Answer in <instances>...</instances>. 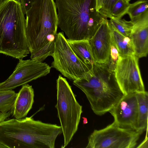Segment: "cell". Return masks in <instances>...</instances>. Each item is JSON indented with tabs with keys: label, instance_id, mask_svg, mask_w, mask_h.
<instances>
[{
	"label": "cell",
	"instance_id": "44dd1931",
	"mask_svg": "<svg viewBox=\"0 0 148 148\" xmlns=\"http://www.w3.org/2000/svg\"><path fill=\"white\" fill-rule=\"evenodd\" d=\"M126 0H118L113 7L111 12V18L112 17L121 18L127 14L130 3Z\"/></svg>",
	"mask_w": 148,
	"mask_h": 148
},
{
	"label": "cell",
	"instance_id": "ba28073f",
	"mask_svg": "<svg viewBox=\"0 0 148 148\" xmlns=\"http://www.w3.org/2000/svg\"><path fill=\"white\" fill-rule=\"evenodd\" d=\"M135 55L119 57L114 71L117 82L124 95L145 91L138 65Z\"/></svg>",
	"mask_w": 148,
	"mask_h": 148
},
{
	"label": "cell",
	"instance_id": "603a6c76",
	"mask_svg": "<svg viewBox=\"0 0 148 148\" xmlns=\"http://www.w3.org/2000/svg\"><path fill=\"white\" fill-rule=\"evenodd\" d=\"M118 0H104L101 8L99 12L104 18H111L110 12Z\"/></svg>",
	"mask_w": 148,
	"mask_h": 148
},
{
	"label": "cell",
	"instance_id": "9a60e30c",
	"mask_svg": "<svg viewBox=\"0 0 148 148\" xmlns=\"http://www.w3.org/2000/svg\"><path fill=\"white\" fill-rule=\"evenodd\" d=\"M73 50L85 64L92 66L96 63L93 57L88 40H71L67 39Z\"/></svg>",
	"mask_w": 148,
	"mask_h": 148
},
{
	"label": "cell",
	"instance_id": "8fae6325",
	"mask_svg": "<svg viewBox=\"0 0 148 148\" xmlns=\"http://www.w3.org/2000/svg\"><path fill=\"white\" fill-rule=\"evenodd\" d=\"M111 36L108 20L103 18L98 29L88 40L96 63L105 64L109 56Z\"/></svg>",
	"mask_w": 148,
	"mask_h": 148
},
{
	"label": "cell",
	"instance_id": "5bb4252c",
	"mask_svg": "<svg viewBox=\"0 0 148 148\" xmlns=\"http://www.w3.org/2000/svg\"><path fill=\"white\" fill-rule=\"evenodd\" d=\"M111 38L116 46L120 57L135 55L134 47L129 37L125 36L114 28L110 24Z\"/></svg>",
	"mask_w": 148,
	"mask_h": 148
},
{
	"label": "cell",
	"instance_id": "6da1fadb",
	"mask_svg": "<svg viewBox=\"0 0 148 148\" xmlns=\"http://www.w3.org/2000/svg\"><path fill=\"white\" fill-rule=\"evenodd\" d=\"M58 26L74 40L90 39L103 17L96 9V0H55Z\"/></svg>",
	"mask_w": 148,
	"mask_h": 148
},
{
	"label": "cell",
	"instance_id": "30bf717a",
	"mask_svg": "<svg viewBox=\"0 0 148 148\" xmlns=\"http://www.w3.org/2000/svg\"><path fill=\"white\" fill-rule=\"evenodd\" d=\"M136 93L124 95L109 112L113 117L114 122L119 126L139 131L138 127V106Z\"/></svg>",
	"mask_w": 148,
	"mask_h": 148
},
{
	"label": "cell",
	"instance_id": "7402d4cb",
	"mask_svg": "<svg viewBox=\"0 0 148 148\" xmlns=\"http://www.w3.org/2000/svg\"><path fill=\"white\" fill-rule=\"evenodd\" d=\"M119 57L118 50L111 38L109 58L105 64L110 70L114 71Z\"/></svg>",
	"mask_w": 148,
	"mask_h": 148
},
{
	"label": "cell",
	"instance_id": "f1b7e54d",
	"mask_svg": "<svg viewBox=\"0 0 148 148\" xmlns=\"http://www.w3.org/2000/svg\"><path fill=\"white\" fill-rule=\"evenodd\" d=\"M4 0H0V4Z\"/></svg>",
	"mask_w": 148,
	"mask_h": 148
},
{
	"label": "cell",
	"instance_id": "7a4b0ae2",
	"mask_svg": "<svg viewBox=\"0 0 148 148\" xmlns=\"http://www.w3.org/2000/svg\"><path fill=\"white\" fill-rule=\"evenodd\" d=\"M73 84L85 94L93 112L102 115L109 112L124 95L114 71L105 64L95 63L91 69Z\"/></svg>",
	"mask_w": 148,
	"mask_h": 148
},
{
	"label": "cell",
	"instance_id": "d6986e66",
	"mask_svg": "<svg viewBox=\"0 0 148 148\" xmlns=\"http://www.w3.org/2000/svg\"><path fill=\"white\" fill-rule=\"evenodd\" d=\"M110 24L123 35L130 37L133 26L132 21L112 17L108 20Z\"/></svg>",
	"mask_w": 148,
	"mask_h": 148
},
{
	"label": "cell",
	"instance_id": "277c9868",
	"mask_svg": "<svg viewBox=\"0 0 148 148\" xmlns=\"http://www.w3.org/2000/svg\"><path fill=\"white\" fill-rule=\"evenodd\" d=\"M26 35L31 54L48 42L47 37L56 35L58 24L54 0H34L26 14Z\"/></svg>",
	"mask_w": 148,
	"mask_h": 148
},
{
	"label": "cell",
	"instance_id": "d4e9b609",
	"mask_svg": "<svg viewBox=\"0 0 148 148\" xmlns=\"http://www.w3.org/2000/svg\"><path fill=\"white\" fill-rule=\"evenodd\" d=\"M137 148H148V137L147 136V132L145 139L138 145L136 147Z\"/></svg>",
	"mask_w": 148,
	"mask_h": 148
},
{
	"label": "cell",
	"instance_id": "484cf974",
	"mask_svg": "<svg viewBox=\"0 0 148 148\" xmlns=\"http://www.w3.org/2000/svg\"><path fill=\"white\" fill-rule=\"evenodd\" d=\"M104 0H96V9L99 12L102 7Z\"/></svg>",
	"mask_w": 148,
	"mask_h": 148
},
{
	"label": "cell",
	"instance_id": "e0dca14e",
	"mask_svg": "<svg viewBox=\"0 0 148 148\" xmlns=\"http://www.w3.org/2000/svg\"><path fill=\"white\" fill-rule=\"evenodd\" d=\"M17 95L12 90H0V112L11 111Z\"/></svg>",
	"mask_w": 148,
	"mask_h": 148
},
{
	"label": "cell",
	"instance_id": "3957f363",
	"mask_svg": "<svg viewBox=\"0 0 148 148\" xmlns=\"http://www.w3.org/2000/svg\"><path fill=\"white\" fill-rule=\"evenodd\" d=\"M26 18L20 2L4 0L0 4V53L18 60L30 52Z\"/></svg>",
	"mask_w": 148,
	"mask_h": 148
},
{
	"label": "cell",
	"instance_id": "8992f818",
	"mask_svg": "<svg viewBox=\"0 0 148 148\" xmlns=\"http://www.w3.org/2000/svg\"><path fill=\"white\" fill-rule=\"evenodd\" d=\"M53 60L51 68L59 71L64 77L73 81L80 78L88 72L92 66L82 62L74 53L63 32L57 33L54 51Z\"/></svg>",
	"mask_w": 148,
	"mask_h": 148
},
{
	"label": "cell",
	"instance_id": "7c38bea8",
	"mask_svg": "<svg viewBox=\"0 0 148 148\" xmlns=\"http://www.w3.org/2000/svg\"><path fill=\"white\" fill-rule=\"evenodd\" d=\"M132 21L133 26L129 37L135 55L139 58L145 57L148 53V10Z\"/></svg>",
	"mask_w": 148,
	"mask_h": 148
},
{
	"label": "cell",
	"instance_id": "83f0119b",
	"mask_svg": "<svg viewBox=\"0 0 148 148\" xmlns=\"http://www.w3.org/2000/svg\"><path fill=\"white\" fill-rule=\"evenodd\" d=\"M0 148H6L3 145L0 144Z\"/></svg>",
	"mask_w": 148,
	"mask_h": 148
},
{
	"label": "cell",
	"instance_id": "cb8c5ba5",
	"mask_svg": "<svg viewBox=\"0 0 148 148\" xmlns=\"http://www.w3.org/2000/svg\"><path fill=\"white\" fill-rule=\"evenodd\" d=\"M21 4L25 14L31 8L34 0H18Z\"/></svg>",
	"mask_w": 148,
	"mask_h": 148
},
{
	"label": "cell",
	"instance_id": "f546056e",
	"mask_svg": "<svg viewBox=\"0 0 148 148\" xmlns=\"http://www.w3.org/2000/svg\"><path fill=\"white\" fill-rule=\"evenodd\" d=\"M126 0L128 1V2L130 1V0Z\"/></svg>",
	"mask_w": 148,
	"mask_h": 148
},
{
	"label": "cell",
	"instance_id": "2e32d148",
	"mask_svg": "<svg viewBox=\"0 0 148 148\" xmlns=\"http://www.w3.org/2000/svg\"><path fill=\"white\" fill-rule=\"evenodd\" d=\"M138 106V131H147L148 93L147 92H136Z\"/></svg>",
	"mask_w": 148,
	"mask_h": 148
},
{
	"label": "cell",
	"instance_id": "9c48e42d",
	"mask_svg": "<svg viewBox=\"0 0 148 148\" xmlns=\"http://www.w3.org/2000/svg\"><path fill=\"white\" fill-rule=\"evenodd\" d=\"M51 67L47 64L37 60H19L12 74L0 83V90H12L33 80L46 76Z\"/></svg>",
	"mask_w": 148,
	"mask_h": 148
},
{
	"label": "cell",
	"instance_id": "ffe728a7",
	"mask_svg": "<svg viewBox=\"0 0 148 148\" xmlns=\"http://www.w3.org/2000/svg\"><path fill=\"white\" fill-rule=\"evenodd\" d=\"M55 41L49 42L40 50L31 54V59L42 62L47 57L51 56L54 51Z\"/></svg>",
	"mask_w": 148,
	"mask_h": 148
},
{
	"label": "cell",
	"instance_id": "4316f807",
	"mask_svg": "<svg viewBox=\"0 0 148 148\" xmlns=\"http://www.w3.org/2000/svg\"><path fill=\"white\" fill-rule=\"evenodd\" d=\"M83 123L84 124H86L87 123L88 121L87 119L86 118H83Z\"/></svg>",
	"mask_w": 148,
	"mask_h": 148
},
{
	"label": "cell",
	"instance_id": "ac0fdd59",
	"mask_svg": "<svg viewBox=\"0 0 148 148\" xmlns=\"http://www.w3.org/2000/svg\"><path fill=\"white\" fill-rule=\"evenodd\" d=\"M148 1L147 0H139L130 4L127 14L133 21L140 16L148 10Z\"/></svg>",
	"mask_w": 148,
	"mask_h": 148
},
{
	"label": "cell",
	"instance_id": "5b68a950",
	"mask_svg": "<svg viewBox=\"0 0 148 148\" xmlns=\"http://www.w3.org/2000/svg\"><path fill=\"white\" fill-rule=\"evenodd\" d=\"M57 109L66 147L78 128L82 106L77 101L66 79L59 75L57 80Z\"/></svg>",
	"mask_w": 148,
	"mask_h": 148
},
{
	"label": "cell",
	"instance_id": "4fadbf2b",
	"mask_svg": "<svg viewBox=\"0 0 148 148\" xmlns=\"http://www.w3.org/2000/svg\"><path fill=\"white\" fill-rule=\"evenodd\" d=\"M34 97V90L32 86L27 84L22 86L17 93L11 111L15 119H21L27 116L32 108Z\"/></svg>",
	"mask_w": 148,
	"mask_h": 148
},
{
	"label": "cell",
	"instance_id": "52a82bcc",
	"mask_svg": "<svg viewBox=\"0 0 148 148\" xmlns=\"http://www.w3.org/2000/svg\"><path fill=\"white\" fill-rule=\"evenodd\" d=\"M143 133L120 127L113 122L103 129L94 130L86 147L134 148Z\"/></svg>",
	"mask_w": 148,
	"mask_h": 148
}]
</instances>
